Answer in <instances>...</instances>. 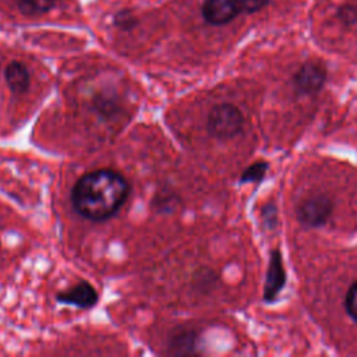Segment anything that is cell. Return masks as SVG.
Returning a JSON list of instances; mask_svg holds the SVG:
<instances>
[{
    "label": "cell",
    "instance_id": "cell-4",
    "mask_svg": "<svg viewBox=\"0 0 357 357\" xmlns=\"http://www.w3.org/2000/svg\"><path fill=\"white\" fill-rule=\"evenodd\" d=\"M326 79V70L317 61L304 63L293 77V85L297 93L311 96L318 93Z\"/></svg>",
    "mask_w": 357,
    "mask_h": 357
},
{
    "label": "cell",
    "instance_id": "cell-11",
    "mask_svg": "<svg viewBox=\"0 0 357 357\" xmlns=\"http://www.w3.org/2000/svg\"><path fill=\"white\" fill-rule=\"evenodd\" d=\"M268 170V165L265 162H255L252 165H250L240 177L241 183H255L264 178L265 173Z\"/></svg>",
    "mask_w": 357,
    "mask_h": 357
},
{
    "label": "cell",
    "instance_id": "cell-3",
    "mask_svg": "<svg viewBox=\"0 0 357 357\" xmlns=\"http://www.w3.org/2000/svg\"><path fill=\"white\" fill-rule=\"evenodd\" d=\"M333 212L332 199L322 192L304 197L296 206L297 220L307 227H322L328 223Z\"/></svg>",
    "mask_w": 357,
    "mask_h": 357
},
{
    "label": "cell",
    "instance_id": "cell-10",
    "mask_svg": "<svg viewBox=\"0 0 357 357\" xmlns=\"http://www.w3.org/2000/svg\"><path fill=\"white\" fill-rule=\"evenodd\" d=\"M194 346H195V332L188 331V329H181L178 333L177 332L173 333L170 347H173V349L178 347L177 353H180V354L194 353L195 351Z\"/></svg>",
    "mask_w": 357,
    "mask_h": 357
},
{
    "label": "cell",
    "instance_id": "cell-13",
    "mask_svg": "<svg viewBox=\"0 0 357 357\" xmlns=\"http://www.w3.org/2000/svg\"><path fill=\"white\" fill-rule=\"evenodd\" d=\"M114 25L120 29L128 31L137 25V18L130 10H121L114 15Z\"/></svg>",
    "mask_w": 357,
    "mask_h": 357
},
{
    "label": "cell",
    "instance_id": "cell-12",
    "mask_svg": "<svg viewBox=\"0 0 357 357\" xmlns=\"http://www.w3.org/2000/svg\"><path fill=\"white\" fill-rule=\"evenodd\" d=\"M344 310L347 315L357 322V280L349 287L344 296Z\"/></svg>",
    "mask_w": 357,
    "mask_h": 357
},
{
    "label": "cell",
    "instance_id": "cell-8",
    "mask_svg": "<svg viewBox=\"0 0 357 357\" xmlns=\"http://www.w3.org/2000/svg\"><path fill=\"white\" fill-rule=\"evenodd\" d=\"M4 78L11 92L21 95L29 88V73L28 68L20 61H11L4 68Z\"/></svg>",
    "mask_w": 357,
    "mask_h": 357
},
{
    "label": "cell",
    "instance_id": "cell-2",
    "mask_svg": "<svg viewBox=\"0 0 357 357\" xmlns=\"http://www.w3.org/2000/svg\"><path fill=\"white\" fill-rule=\"evenodd\" d=\"M208 132L218 139H231L244 128V116L231 103L215 105L206 117Z\"/></svg>",
    "mask_w": 357,
    "mask_h": 357
},
{
    "label": "cell",
    "instance_id": "cell-1",
    "mask_svg": "<svg viewBox=\"0 0 357 357\" xmlns=\"http://www.w3.org/2000/svg\"><path fill=\"white\" fill-rule=\"evenodd\" d=\"M131 187L127 178L112 169H96L82 174L71 190V205L84 219L105 222L126 204Z\"/></svg>",
    "mask_w": 357,
    "mask_h": 357
},
{
    "label": "cell",
    "instance_id": "cell-7",
    "mask_svg": "<svg viewBox=\"0 0 357 357\" xmlns=\"http://www.w3.org/2000/svg\"><path fill=\"white\" fill-rule=\"evenodd\" d=\"M238 14L233 0H205L202 6V17L211 25H225Z\"/></svg>",
    "mask_w": 357,
    "mask_h": 357
},
{
    "label": "cell",
    "instance_id": "cell-5",
    "mask_svg": "<svg viewBox=\"0 0 357 357\" xmlns=\"http://www.w3.org/2000/svg\"><path fill=\"white\" fill-rule=\"evenodd\" d=\"M56 300L60 304L73 305L81 310H86L93 307L98 303V291L96 289L86 280H81L71 287L57 293Z\"/></svg>",
    "mask_w": 357,
    "mask_h": 357
},
{
    "label": "cell",
    "instance_id": "cell-14",
    "mask_svg": "<svg viewBox=\"0 0 357 357\" xmlns=\"http://www.w3.org/2000/svg\"><path fill=\"white\" fill-rule=\"evenodd\" d=\"M238 13H255L266 6L268 0H233Z\"/></svg>",
    "mask_w": 357,
    "mask_h": 357
},
{
    "label": "cell",
    "instance_id": "cell-9",
    "mask_svg": "<svg viewBox=\"0 0 357 357\" xmlns=\"http://www.w3.org/2000/svg\"><path fill=\"white\" fill-rule=\"evenodd\" d=\"M56 0H18L17 6L22 15L35 17L46 14L53 8Z\"/></svg>",
    "mask_w": 357,
    "mask_h": 357
},
{
    "label": "cell",
    "instance_id": "cell-6",
    "mask_svg": "<svg viewBox=\"0 0 357 357\" xmlns=\"http://www.w3.org/2000/svg\"><path fill=\"white\" fill-rule=\"evenodd\" d=\"M284 283H286V272L282 261V254L279 250H273L271 252L268 272H266V282L264 289L265 301H273L276 296L280 293Z\"/></svg>",
    "mask_w": 357,
    "mask_h": 357
}]
</instances>
